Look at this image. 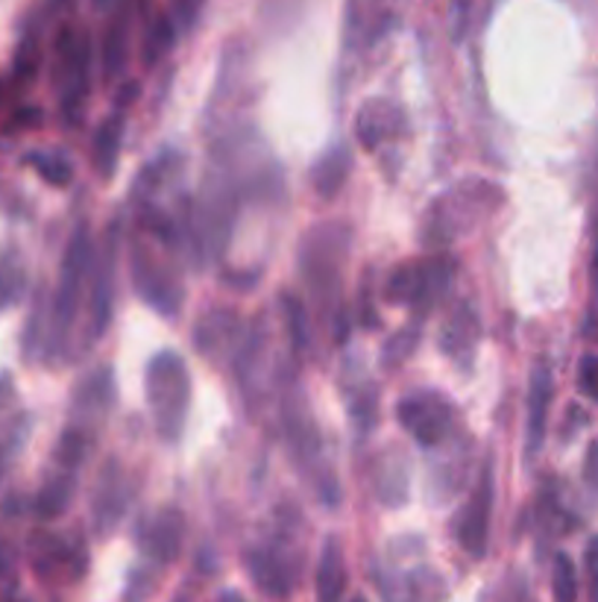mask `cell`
I'll return each instance as SVG.
<instances>
[{"label": "cell", "mask_w": 598, "mask_h": 602, "mask_svg": "<svg viewBox=\"0 0 598 602\" xmlns=\"http://www.w3.org/2000/svg\"><path fill=\"white\" fill-rule=\"evenodd\" d=\"M148 400L165 438H177L188 409V371L177 353H158L148 371Z\"/></svg>", "instance_id": "1"}, {"label": "cell", "mask_w": 598, "mask_h": 602, "mask_svg": "<svg viewBox=\"0 0 598 602\" xmlns=\"http://www.w3.org/2000/svg\"><path fill=\"white\" fill-rule=\"evenodd\" d=\"M451 271H455V265L449 259L408 262L391 274L387 300L391 303H432V297L449 286Z\"/></svg>", "instance_id": "2"}, {"label": "cell", "mask_w": 598, "mask_h": 602, "mask_svg": "<svg viewBox=\"0 0 598 602\" xmlns=\"http://www.w3.org/2000/svg\"><path fill=\"white\" fill-rule=\"evenodd\" d=\"M396 415H399V424L425 447L437 444L451 426V405L434 391L405 397L396 409Z\"/></svg>", "instance_id": "3"}, {"label": "cell", "mask_w": 598, "mask_h": 602, "mask_svg": "<svg viewBox=\"0 0 598 602\" xmlns=\"http://www.w3.org/2000/svg\"><path fill=\"white\" fill-rule=\"evenodd\" d=\"M491 509H493V474L491 467L481 471V479L472 491L470 503L463 509L461 526H458V541L467 553L484 555L487 550V532H491Z\"/></svg>", "instance_id": "4"}, {"label": "cell", "mask_w": 598, "mask_h": 602, "mask_svg": "<svg viewBox=\"0 0 598 602\" xmlns=\"http://www.w3.org/2000/svg\"><path fill=\"white\" fill-rule=\"evenodd\" d=\"M91 262V244L86 227H79L71 238V248L65 253V265H62V286L60 294H56V324L68 326L71 317H74V309H77L79 286H82V277L89 274Z\"/></svg>", "instance_id": "5"}, {"label": "cell", "mask_w": 598, "mask_h": 602, "mask_svg": "<svg viewBox=\"0 0 598 602\" xmlns=\"http://www.w3.org/2000/svg\"><path fill=\"white\" fill-rule=\"evenodd\" d=\"M551 371L546 365L534 367L531 374V397H529V455L539 453V447L546 441V421H549L551 405Z\"/></svg>", "instance_id": "6"}, {"label": "cell", "mask_w": 598, "mask_h": 602, "mask_svg": "<svg viewBox=\"0 0 598 602\" xmlns=\"http://www.w3.org/2000/svg\"><path fill=\"white\" fill-rule=\"evenodd\" d=\"M346 591V562L338 538H329L317 567V602H341Z\"/></svg>", "instance_id": "7"}, {"label": "cell", "mask_w": 598, "mask_h": 602, "mask_svg": "<svg viewBox=\"0 0 598 602\" xmlns=\"http://www.w3.org/2000/svg\"><path fill=\"white\" fill-rule=\"evenodd\" d=\"M120 141H124V118L112 115L100 124L98 136H94V165H98L100 177H112L118 168Z\"/></svg>", "instance_id": "8"}, {"label": "cell", "mask_w": 598, "mask_h": 602, "mask_svg": "<svg viewBox=\"0 0 598 602\" xmlns=\"http://www.w3.org/2000/svg\"><path fill=\"white\" fill-rule=\"evenodd\" d=\"M393 121H396V112H391L387 103L382 100L367 103L358 115V136H361L364 148H379V141L393 133Z\"/></svg>", "instance_id": "9"}, {"label": "cell", "mask_w": 598, "mask_h": 602, "mask_svg": "<svg viewBox=\"0 0 598 602\" xmlns=\"http://www.w3.org/2000/svg\"><path fill=\"white\" fill-rule=\"evenodd\" d=\"M349 165H353V162H349V153H346V150H332V153H326V156L315 165V174H311L317 195L334 198V195L341 191V186L346 183Z\"/></svg>", "instance_id": "10"}, {"label": "cell", "mask_w": 598, "mask_h": 602, "mask_svg": "<svg viewBox=\"0 0 598 602\" xmlns=\"http://www.w3.org/2000/svg\"><path fill=\"white\" fill-rule=\"evenodd\" d=\"M475 341H479V321H475L470 309H458L449 326H446V333H443V350L455 355V359H461L463 347L472 353Z\"/></svg>", "instance_id": "11"}, {"label": "cell", "mask_w": 598, "mask_h": 602, "mask_svg": "<svg viewBox=\"0 0 598 602\" xmlns=\"http://www.w3.org/2000/svg\"><path fill=\"white\" fill-rule=\"evenodd\" d=\"M551 593H555V602H578V570L567 553H558V559H555Z\"/></svg>", "instance_id": "12"}, {"label": "cell", "mask_w": 598, "mask_h": 602, "mask_svg": "<svg viewBox=\"0 0 598 602\" xmlns=\"http://www.w3.org/2000/svg\"><path fill=\"white\" fill-rule=\"evenodd\" d=\"M30 165L39 171L41 177L53 183V186H68L71 177H74V171L62 156H48V153H30Z\"/></svg>", "instance_id": "13"}, {"label": "cell", "mask_w": 598, "mask_h": 602, "mask_svg": "<svg viewBox=\"0 0 598 602\" xmlns=\"http://www.w3.org/2000/svg\"><path fill=\"white\" fill-rule=\"evenodd\" d=\"M153 547H156V553L165 559V562H170L174 555H177V547H179V517L177 514H167V517H162L156 526V532H153Z\"/></svg>", "instance_id": "14"}, {"label": "cell", "mask_w": 598, "mask_h": 602, "mask_svg": "<svg viewBox=\"0 0 598 602\" xmlns=\"http://www.w3.org/2000/svg\"><path fill=\"white\" fill-rule=\"evenodd\" d=\"M71 500V479H56L50 482L39 497V514L44 517H56L60 512H65V505Z\"/></svg>", "instance_id": "15"}, {"label": "cell", "mask_w": 598, "mask_h": 602, "mask_svg": "<svg viewBox=\"0 0 598 602\" xmlns=\"http://www.w3.org/2000/svg\"><path fill=\"white\" fill-rule=\"evenodd\" d=\"M124 60H127V30H124V21H118L106 39V74H118Z\"/></svg>", "instance_id": "16"}, {"label": "cell", "mask_w": 598, "mask_h": 602, "mask_svg": "<svg viewBox=\"0 0 598 602\" xmlns=\"http://www.w3.org/2000/svg\"><path fill=\"white\" fill-rule=\"evenodd\" d=\"M174 45V27H170V21L158 18V24L150 30L148 45H144V62H156V57H162L167 48Z\"/></svg>", "instance_id": "17"}, {"label": "cell", "mask_w": 598, "mask_h": 602, "mask_svg": "<svg viewBox=\"0 0 598 602\" xmlns=\"http://www.w3.org/2000/svg\"><path fill=\"white\" fill-rule=\"evenodd\" d=\"M282 309H284V317H288V329H291V338H294V344L303 347L305 344V309H303V303H300V300H296L291 291H284Z\"/></svg>", "instance_id": "18"}, {"label": "cell", "mask_w": 598, "mask_h": 602, "mask_svg": "<svg viewBox=\"0 0 598 602\" xmlns=\"http://www.w3.org/2000/svg\"><path fill=\"white\" fill-rule=\"evenodd\" d=\"M581 391L593 400H598V353H587L578 365Z\"/></svg>", "instance_id": "19"}, {"label": "cell", "mask_w": 598, "mask_h": 602, "mask_svg": "<svg viewBox=\"0 0 598 602\" xmlns=\"http://www.w3.org/2000/svg\"><path fill=\"white\" fill-rule=\"evenodd\" d=\"M587 570H589V579H593V585L598 588V538H593L587 547Z\"/></svg>", "instance_id": "20"}, {"label": "cell", "mask_w": 598, "mask_h": 602, "mask_svg": "<svg viewBox=\"0 0 598 602\" xmlns=\"http://www.w3.org/2000/svg\"><path fill=\"white\" fill-rule=\"evenodd\" d=\"M587 479L598 488V444L589 447V455H587Z\"/></svg>", "instance_id": "21"}, {"label": "cell", "mask_w": 598, "mask_h": 602, "mask_svg": "<svg viewBox=\"0 0 598 602\" xmlns=\"http://www.w3.org/2000/svg\"><path fill=\"white\" fill-rule=\"evenodd\" d=\"M136 98H138V83H127V86H124V91L118 95V112L127 106L129 100H136Z\"/></svg>", "instance_id": "22"}, {"label": "cell", "mask_w": 598, "mask_h": 602, "mask_svg": "<svg viewBox=\"0 0 598 602\" xmlns=\"http://www.w3.org/2000/svg\"><path fill=\"white\" fill-rule=\"evenodd\" d=\"M589 271H593V286H596L598 291V244H596V253H593V267H589Z\"/></svg>", "instance_id": "23"}, {"label": "cell", "mask_w": 598, "mask_h": 602, "mask_svg": "<svg viewBox=\"0 0 598 602\" xmlns=\"http://www.w3.org/2000/svg\"><path fill=\"white\" fill-rule=\"evenodd\" d=\"M353 602H367V600H364V597H353Z\"/></svg>", "instance_id": "24"}, {"label": "cell", "mask_w": 598, "mask_h": 602, "mask_svg": "<svg viewBox=\"0 0 598 602\" xmlns=\"http://www.w3.org/2000/svg\"><path fill=\"white\" fill-rule=\"evenodd\" d=\"M224 602H238V600H236V597H226V600H224Z\"/></svg>", "instance_id": "25"}, {"label": "cell", "mask_w": 598, "mask_h": 602, "mask_svg": "<svg viewBox=\"0 0 598 602\" xmlns=\"http://www.w3.org/2000/svg\"><path fill=\"white\" fill-rule=\"evenodd\" d=\"M98 3H106V0H98Z\"/></svg>", "instance_id": "26"}]
</instances>
